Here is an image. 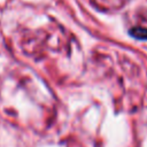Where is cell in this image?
<instances>
[{
    "instance_id": "cell-1",
    "label": "cell",
    "mask_w": 147,
    "mask_h": 147,
    "mask_svg": "<svg viewBox=\"0 0 147 147\" xmlns=\"http://www.w3.org/2000/svg\"><path fill=\"white\" fill-rule=\"evenodd\" d=\"M129 34L138 40H147V28L134 26L129 30Z\"/></svg>"
}]
</instances>
